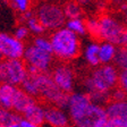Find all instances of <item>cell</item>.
Segmentation results:
<instances>
[{
  "instance_id": "e575fe53",
  "label": "cell",
  "mask_w": 127,
  "mask_h": 127,
  "mask_svg": "<svg viewBox=\"0 0 127 127\" xmlns=\"http://www.w3.org/2000/svg\"><path fill=\"white\" fill-rule=\"evenodd\" d=\"M1 60H2V59L0 58V67H1Z\"/></svg>"
},
{
  "instance_id": "e0dca14e",
  "label": "cell",
  "mask_w": 127,
  "mask_h": 127,
  "mask_svg": "<svg viewBox=\"0 0 127 127\" xmlns=\"http://www.w3.org/2000/svg\"><path fill=\"white\" fill-rule=\"evenodd\" d=\"M117 50H118V48H117V45L114 44V43L106 42V41L100 42V60H101V64L114 63Z\"/></svg>"
},
{
  "instance_id": "f1b7e54d",
  "label": "cell",
  "mask_w": 127,
  "mask_h": 127,
  "mask_svg": "<svg viewBox=\"0 0 127 127\" xmlns=\"http://www.w3.org/2000/svg\"><path fill=\"white\" fill-rule=\"evenodd\" d=\"M78 3H81V5L83 6V7H90V6H92L93 3H95L98 0H76Z\"/></svg>"
},
{
  "instance_id": "4316f807",
  "label": "cell",
  "mask_w": 127,
  "mask_h": 127,
  "mask_svg": "<svg viewBox=\"0 0 127 127\" xmlns=\"http://www.w3.org/2000/svg\"><path fill=\"white\" fill-rule=\"evenodd\" d=\"M118 86L120 87L127 95V70H119Z\"/></svg>"
},
{
  "instance_id": "cb8c5ba5",
  "label": "cell",
  "mask_w": 127,
  "mask_h": 127,
  "mask_svg": "<svg viewBox=\"0 0 127 127\" xmlns=\"http://www.w3.org/2000/svg\"><path fill=\"white\" fill-rule=\"evenodd\" d=\"M32 43L36 45L37 48H40V49H42V50H45L48 52H52V44H51L50 37L44 36V35H37L33 39Z\"/></svg>"
},
{
  "instance_id": "4fadbf2b",
  "label": "cell",
  "mask_w": 127,
  "mask_h": 127,
  "mask_svg": "<svg viewBox=\"0 0 127 127\" xmlns=\"http://www.w3.org/2000/svg\"><path fill=\"white\" fill-rule=\"evenodd\" d=\"M22 117L34 124L42 126L45 123V104H42L36 100L32 106H30L24 111Z\"/></svg>"
},
{
  "instance_id": "ac0fdd59",
  "label": "cell",
  "mask_w": 127,
  "mask_h": 127,
  "mask_svg": "<svg viewBox=\"0 0 127 127\" xmlns=\"http://www.w3.org/2000/svg\"><path fill=\"white\" fill-rule=\"evenodd\" d=\"M63 8L67 19L83 17V11H84L83 8L84 7L77 2L76 0H67L66 2H64Z\"/></svg>"
},
{
  "instance_id": "603a6c76",
  "label": "cell",
  "mask_w": 127,
  "mask_h": 127,
  "mask_svg": "<svg viewBox=\"0 0 127 127\" xmlns=\"http://www.w3.org/2000/svg\"><path fill=\"white\" fill-rule=\"evenodd\" d=\"M86 26H87V34L95 41H100V27H99V18L96 17H90L86 19Z\"/></svg>"
},
{
  "instance_id": "7402d4cb",
  "label": "cell",
  "mask_w": 127,
  "mask_h": 127,
  "mask_svg": "<svg viewBox=\"0 0 127 127\" xmlns=\"http://www.w3.org/2000/svg\"><path fill=\"white\" fill-rule=\"evenodd\" d=\"M5 1L9 5L11 9H14L19 15L31 10L32 0H5Z\"/></svg>"
},
{
  "instance_id": "52a82bcc",
  "label": "cell",
  "mask_w": 127,
  "mask_h": 127,
  "mask_svg": "<svg viewBox=\"0 0 127 127\" xmlns=\"http://www.w3.org/2000/svg\"><path fill=\"white\" fill-rule=\"evenodd\" d=\"M53 58L55 56L52 52L42 50L33 43L26 47L23 57L29 71H49L52 67Z\"/></svg>"
},
{
  "instance_id": "ffe728a7",
  "label": "cell",
  "mask_w": 127,
  "mask_h": 127,
  "mask_svg": "<svg viewBox=\"0 0 127 127\" xmlns=\"http://www.w3.org/2000/svg\"><path fill=\"white\" fill-rule=\"evenodd\" d=\"M23 117L17 114L13 109H7L3 107H0V126L3 125H13L21 122Z\"/></svg>"
},
{
  "instance_id": "9c48e42d",
  "label": "cell",
  "mask_w": 127,
  "mask_h": 127,
  "mask_svg": "<svg viewBox=\"0 0 127 127\" xmlns=\"http://www.w3.org/2000/svg\"><path fill=\"white\" fill-rule=\"evenodd\" d=\"M26 45L14 34L0 33V58L23 59Z\"/></svg>"
},
{
  "instance_id": "d6986e66",
  "label": "cell",
  "mask_w": 127,
  "mask_h": 127,
  "mask_svg": "<svg viewBox=\"0 0 127 127\" xmlns=\"http://www.w3.org/2000/svg\"><path fill=\"white\" fill-rule=\"evenodd\" d=\"M65 26L70 30L71 32H74L75 34H77L78 36H83V35L87 34L86 19H84L83 17L67 19Z\"/></svg>"
},
{
  "instance_id": "1f68e13d",
  "label": "cell",
  "mask_w": 127,
  "mask_h": 127,
  "mask_svg": "<svg viewBox=\"0 0 127 127\" xmlns=\"http://www.w3.org/2000/svg\"><path fill=\"white\" fill-rule=\"evenodd\" d=\"M103 127H118V126H117V125H115V124H112L111 122H109V120H108V122L106 123V125H104Z\"/></svg>"
},
{
  "instance_id": "f546056e",
  "label": "cell",
  "mask_w": 127,
  "mask_h": 127,
  "mask_svg": "<svg viewBox=\"0 0 127 127\" xmlns=\"http://www.w3.org/2000/svg\"><path fill=\"white\" fill-rule=\"evenodd\" d=\"M120 15H122V18H123V22L125 23V25L127 26V5L125 6L124 8L122 9V11H120Z\"/></svg>"
},
{
  "instance_id": "4dcf8cb0",
  "label": "cell",
  "mask_w": 127,
  "mask_h": 127,
  "mask_svg": "<svg viewBox=\"0 0 127 127\" xmlns=\"http://www.w3.org/2000/svg\"><path fill=\"white\" fill-rule=\"evenodd\" d=\"M120 45L127 48V29H126V31H125V34H124V37H123V41H122V44Z\"/></svg>"
},
{
  "instance_id": "9a60e30c",
  "label": "cell",
  "mask_w": 127,
  "mask_h": 127,
  "mask_svg": "<svg viewBox=\"0 0 127 127\" xmlns=\"http://www.w3.org/2000/svg\"><path fill=\"white\" fill-rule=\"evenodd\" d=\"M83 57H84L86 64L90 67H98L101 65L100 60V42L99 41H92L87 43L86 47L83 51Z\"/></svg>"
},
{
  "instance_id": "2e32d148",
  "label": "cell",
  "mask_w": 127,
  "mask_h": 127,
  "mask_svg": "<svg viewBox=\"0 0 127 127\" xmlns=\"http://www.w3.org/2000/svg\"><path fill=\"white\" fill-rule=\"evenodd\" d=\"M18 86L9 83H0V107L7 109L13 108V102Z\"/></svg>"
},
{
  "instance_id": "3957f363",
  "label": "cell",
  "mask_w": 127,
  "mask_h": 127,
  "mask_svg": "<svg viewBox=\"0 0 127 127\" xmlns=\"http://www.w3.org/2000/svg\"><path fill=\"white\" fill-rule=\"evenodd\" d=\"M68 115L75 127H103L108 122L106 107L94 101Z\"/></svg>"
},
{
  "instance_id": "5b68a950",
  "label": "cell",
  "mask_w": 127,
  "mask_h": 127,
  "mask_svg": "<svg viewBox=\"0 0 127 127\" xmlns=\"http://www.w3.org/2000/svg\"><path fill=\"white\" fill-rule=\"evenodd\" d=\"M99 27H100V41L114 43L116 45H120L124 37L125 31L127 26L124 22L119 21L116 16L109 13H102L98 15Z\"/></svg>"
},
{
  "instance_id": "30bf717a",
  "label": "cell",
  "mask_w": 127,
  "mask_h": 127,
  "mask_svg": "<svg viewBox=\"0 0 127 127\" xmlns=\"http://www.w3.org/2000/svg\"><path fill=\"white\" fill-rule=\"evenodd\" d=\"M104 107L109 122L118 127H127V99L122 101H109Z\"/></svg>"
},
{
  "instance_id": "8fae6325",
  "label": "cell",
  "mask_w": 127,
  "mask_h": 127,
  "mask_svg": "<svg viewBox=\"0 0 127 127\" xmlns=\"http://www.w3.org/2000/svg\"><path fill=\"white\" fill-rule=\"evenodd\" d=\"M70 123V117L65 108L55 104H45V124L50 127H67Z\"/></svg>"
},
{
  "instance_id": "d6a6232c",
  "label": "cell",
  "mask_w": 127,
  "mask_h": 127,
  "mask_svg": "<svg viewBox=\"0 0 127 127\" xmlns=\"http://www.w3.org/2000/svg\"><path fill=\"white\" fill-rule=\"evenodd\" d=\"M0 127H18V123L17 124H13V125H3V126H0Z\"/></svg>"
},
{
  "instance_id": "836d02e7",
  "label": "cell",
  "mask_w": 127,
  "mask_h": 127,
  "mask_svg": "<svg viewBox=\"0 0 127 127\" xmlns=\"http://www.w3.org/2000/svg\"><path fill=\"white\" fill-rule=\"evenodd\" d=\"M50 1H55V2H58V3H61V2H66L67 0H50Z\"/></svg>"
},
{
  "instance_id": "6da1fadb",
  "label": "cell",
  "mask_w": 127,
  "mask_h": 127,
  "mask_svg": "<svg viewBox=\"0 0 127 127\" xmlns=\"http://www.w3.org/2000/svg\"><path fill=\"white\" fill-rule=\"evenodd\" d=\"M118 76L119 70L114 64H101L84 78L85 92L94 102L106 106L110 100V93L118 86Z\"/></svg>"
},
{
  "instance_id": "5bb4252c",
  "label": "cell",
  "mask_w": 127,
  "mask_h": 127,
  "mask_svg": "<svg viewBox=\"0 0 127 127\" xmlns=\"http://www.w3.org/2000/svg\"><path fill=\"white\" fill-rule=\"evenodd\" d=\"M21 22L23 24H25L27 27H29L31 34L35 35H43L44 32L47 31L45 27L42 25V23L39 21V18L36 17L34 11L29 10L26 13L21 14Z\"/></svg>"
},
{
  "instance_id": "7c38bea8",
  "label": "cell",
  "mask_w": 127,
  "mask_h": 127,
  "mask_svg": "<svg viewBox=\"0 0 127 127\" xmlns=\"http://www.w3.org/2000/svg\"><path fill=\"white\" fill-rule=\"evenodd\" d=\"M35 101H36V98L32 96L26 91H24L21 86H18V89L16 91L15 98H14L13 108L11 109L22 116L24 114V111L26 110L30 106H32Z\"/></svg>"
},
{
  "instance_id": "d590c367",
  "label": "cell",
  "mask_w": 127,
  "mask_h": 127,
  "mask_svg": "<svg viewBox=\"0 0 127 127\" xmlns=\"http://www.w3.org/2000/svg\"><path fill=\"white\" fill-rule=\"evenodd\" d=\"M67 127H75V126H67Z\"/></svg>"
},
{
  "instance_id": "d4e9b609",
  "label": "cell",
  "mask_w": 127,
  "mask_h": 127,
  "mask_svg": "<svg viewBox=\"0 0 127 127\" xmlns=\"http://www.w3.org/2000/svg\"><path fill=\"white\" fill-rule=\"evenodd\" d=\"M30 34H31V32H30L29 27L23 23L19 24L18 26L15 29V32H14V35L21 41H25L30 36Z\"/></svg>"
},
{
  "instance_id": "83f0119b",
  "label": "cell",
  "mask_w": 127,
  "mask_h": 127,
  "mask_svg": "<svg viewBox=\"0 0 127 127\" xmlns=\"http://www.w3.org/2000/svg\"><path fill=\"white\" fill-rule=\"evenodd\" d=\"M18 127H41V126L30 122V120H27V119H25V118H22L21 122L18 123Z\"/></svg>"
},
{
  "instance_id": "7a4b0ae2",
  "label": "cell",
  "mask_w": 127,
  "mask_h": 127,
  "mask_svg": "<svg viewBox=\"0 0 127 127\" xmlns=\"http://www.w3.org/2000/svg\"><path fill=\"white\" fill-rule=\"evenodd\" d=\"M49 37L52 44V53L58 60L68 63L81 55L82 43L79 36L66 26L51 32Z\"/></svg>"
},
{
  "instance_id": "44dd1931",
  "label": "cell",
  "mask_w": 127,
  "mask_h": 127,
  "mask_svg": "<svg viewBox=\"0 0 127 127\" xmlns=\"http://www.w3.org/2000/svg\"><path fill=\"white\" fill-rule=\"evenodd\" d=\"M118 70H127V48L119 45L115 60L112 63Z\"/></svg>"
},
{
  "instance_id": "277c9868",
  "label": "cell",
  "mask_w": 127,
  "mask_h": 127,
  "mask_svg": "<svg viewBox=\"0 0 127 127\" xmlns=\"http://www.w3.org/2000/svg\"><path fill=\"white\" fill-rule=\"evenodd\" d=\"M34 13L47 31L53 32L64 27L67 21L63 6L50 0L40 1L35 6Z\"/></svg>"
},
{
  "instance_id": "ba28073f",
  "label": "cell",
  "mask_w": 127,
  "mask_h": 127,
  "mask_svg": "<svg viewBox=\"0 0 127 127\" xmlns=\"http://www.w3.org/2000/svg\"><path fill=\"white\" fill-rule=\"evenodd\" d=\"M50 74L60 90H63L64 92L68 93V94L74 92L76 76H75V71L70 65H68L65 61H61L60 64L52 67Z\"/></svg>"
},
{
  "instance_id": "8992f818",
  "label": "cell",
  "mask_w": 127,
  "mask_h": 127,
  "mask_svg": "<svg viewBox=\"0 0 127 127\" xmlns=\"http://www.w3.org/2000/svg\"><path fill=\"white\" fill-rule=\"evenodd\" d=\"M29 74L26 63L24 59H2L0 67V83L21 86Z\"/></svg>"
},
{
  "instance_id": "484cf974",
  "label": "cell",
  "mask_w": 127,
  "mask_h": 127,
  "mask_svg": "<svg viewBox=\"0 0 127 127\" xmlns=\"http://www.w3.org/2000/svg\"><path fill=\"white\" fill-rule=\"evenodd\" d=\"M126 5L127 0H107V8L116 13H120Z\"/></svg>"
}]
</instances>
